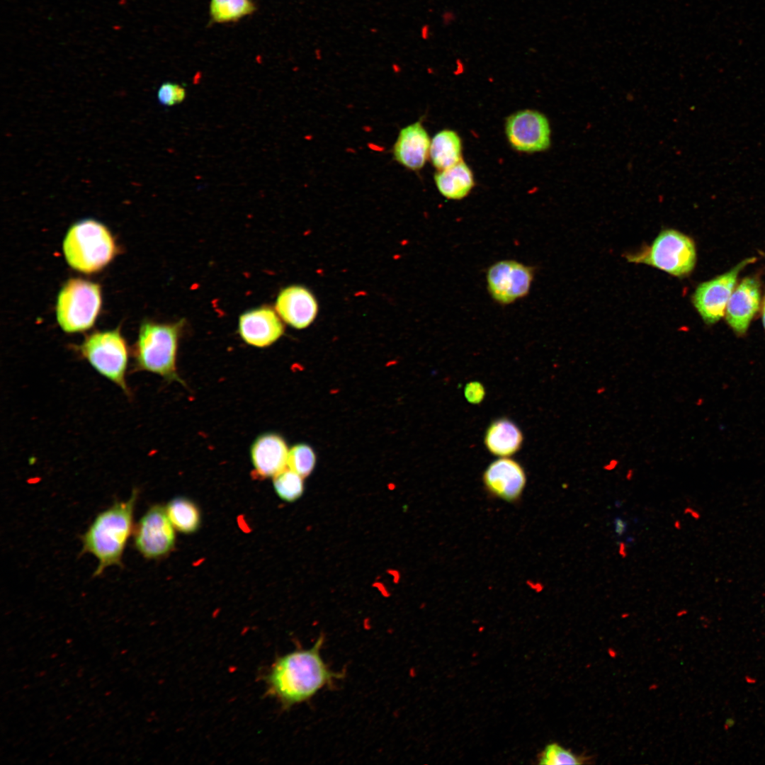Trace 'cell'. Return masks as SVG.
Listing matches in <instances>:
<instances>
[{
	"label": "cell",
	"mask_w": 765,
	"mask_h": 765,
	"mask_svg": "<svg viewBox=\"0 0 765 765\" xmlns=\"http://www.w3.org/2000/svg\"><path fill=\"white\" fill-rule=\"evenodd\" d=\"M324 635L309 649H298L278 657L264 676L266 695L288 709L312 698L325 687L334 685L343 674L331 670L320 651Z\"/></svg>",
	"instance_id": "cell-1"
},
{
	"label": "cell",
	"mask_w": 765,
	"mask_h": 765,
	"mask_svg": "<svg viewBox=\"0 0 765 765\" xmlns=\"http://www.w3.org/2000/svg\"><path fill=\"white\" fill-rule=\"evenodd\" d=\"M138 490H132L125 501H118L99 512L81 536V553L94 555L98 564L94 576L101 575L108 567L122 566L128 541L134 531V510Z\"/></svg>",
	"instance_id": "cell-2"
},
{
	"label": "cell",
	"mask_w": 765,
	"mask_h": 765,
	"mask_svg": "<svg viewBox=\"0 0 765 765\" xmlns=\"http://www.w3.org/2000/svg\"><path fill=\"white\" fill-rule=\"evenodd\" d=\"M184 322H143L132 349L134 370L157 374L169 382L185 386L176 368L178 341Z\"/></svg>",
	"instance_id": "cell-3"
},
{
	"label": "cell",
	"mask_w": 765,
	"mask_h": 765,
	"mask_svg": "<svg viewBox=\"0 0 765 765\" xmlns=\"http://www.w3.org/2000/svg\"><path fill=\"white\" fill-rule=\"evenodd\" d=\"M63 251L69 265L85 273L100 271L113 259L115 245L109 230L94 220L72 225L64 242Z\"/></svg>",
	"instance_id": "cell-4"
},
{
	"label": "cell",
	"mask_w": 765,
	"mask_h": 765,
	"mask_svg": "<svg viewBox=\"0 0 765 765\" xmlns=\"http://www.w3.org/2000/svg\"><path fill=\"white\" fill-rule=\"evenodd\" d=\"M625 256L629 262L644 264L673 276L684 278L695 267L696 250L688 236L674 229H665L650 245Z\"/></svg>",
	"instance_id": "cell-5"
},
{
	"label": "cell",
	"mask_w": 765,
	"mask_h": 765,
	"mask_svg": "<svg viewBox=\"0 0 765 765\" xmlns=\"http://www.w3.org/2000/svg\"><path fill=\"white\" fill-rule=\"evenodd\" d=\"M79 351L99 374L130 396L125 377L128 349L118 329L91 334L79 346Z\"/></svg>",
	"instance_id": "cell-6"
},
{
	"label": "cell",
	"mask_w": 765,
	"mask_h": 765,
	"mask_svg": "<svg viewBox=\"0 0 765 765\" xmlns=\"http://www.w3.org/2000/svg\"><path fill=\"white\" fill-rule=\"evenodd\" d=\"M101 305V289L98 284L79 278L69 279L58 295L57 322L65 332L85 331L93 326Z\"/></svg>",
	"instance_id": "cell-7"
},
{
	"label": "cell",
	"mask_w": 765,
	"mask_h": 765,
	"mask_svg": "<svg viewBox=\"0 0 765 765\" xmlns=\"http://www.w3.org/2000/svg\"><path fill=\"white\" fill-rule=\"evenodd\" d=\"M166 509L152 506L140 518L133 531L135 549L147 559L167 555L175 544V533Z\"/></svg>",
	"instance_id": "cell-8"
},
{
	"label": "cell",
	"mask_w": 765,
	"mask_h": 765,
	"mask_svg": "<svg viewBox=\"0 0 765 765\" xmlns=\"http://www.w3.org/2000/svg\"><path fill=\"white\" fill-rule=\"evenodd\" d=\"M533 278L531 266L516 260L499 261L487 269V290L497 303L510 305L528 295Z\"/></svg>",
	"instance_id": "cell-9"
},
{
	"label": "cell",
	"mask_w": 765,
	"mask_h": 765,
	"mask_svg": "<svg viewBox=\"0 0 765 765\" xmlns=\"http://www.w3.org/2000/svg\"><path fill=\"white\" fill-rule=\"evenodd\" d=\"M505 133L510 145L518 152H543L550 145L549 121L535 110L525 109L511 115L506 121Z\"/></svg>",
	"instance_id": "cell-10"
},
{
	"label": "cell",
	"mask_w": 765,
	"mask_h": 765,
	"mask_svg": "<svg viewBox=\"0 0 765 765\" xmlns=\"http://www.w3.org/2000/svg\"><path fill=\"white\" fill-rule=\"evenodd\" d=\"M754 260V258L744 260L727 273L698 285L693 293L692 302L706 324L716 323L722 317L740 272Z\"/></svg>",
	"instance_id": "cell-11"
},
{
	"label": "cell",
	"mask_w": 765,
	"mask_h": 765,
	"mask_svg": "<svg viewBox=\"0 0 765 765\" xmlns=\"http://www.w3.org/2000/svg\"><path fill=\"white\" fill-rule=\"evenodd\" d=\"M482 480L484 489L490 496L509 503H516L526 488L527 475L518 460L511 457H502L488 465Z\"/></svg>",
	"instance_id": "cell-12"
},
{
	"label": "cell",
	"mask_w": 765,
	"mask_h": 765,
	"mask_svg": "<svg viewBox=\"0 0 765 765\" xmlns=\"http://www.w3.org/2000/svg\"><path fill=\"white\" fill-rule=\"evenodd\" d=\"M282 319L268 306L250 310L240 315L238 332L248 344L259 348L276 342L284 332Z\"/></svg>",
	"instance_id": "cell-13"
},
{
	"label": "cell",
	"mask_w": 765,
	"mask_h": 765,
	"mask_svg": "<svg viewBox=\"0 0 765 765\" xmlns=\"http://www.w3.org/2000/svg\"><path fill=\"white\" fill-rule=\"evenodd\" d=\"M761 293L757 280L746 278L734 289L725 309L726 320L737 335L746 334L758 312Z\"/></svg>",
	"instance_id": "cell-14"
},
{
	"label": "cell",
	"mask_w": 765,
	"mask_h": 765,
	"mask_svg": "<svg viewBox=\"0 0 765 765\" xmlns=\"http://www.w3.org/2000/svg\"><path fill=\"white\" fill-rule=\"evenodd\" d=\"M275 310L285 323L295 329H304L316 317L318 307L314 295L307 288L291 285L279 293Z\"/></svg>",
	"instance_id": "cell-15"
},
{
	"label": "cell",
	"mask_w": 765,
	"mask_h": 765,
	"mask_svg": "<svg viewBox=\"0 0 765 765\" xmlns=\"http://www.w3.org/2000/svg\"><path fill=\"white\" fill-rule=\"evenodd\" d=\"M431 141L421 120L409 124L398 134L392 148L394 159L407 169L420 170L429 157Z\"/></svg>",
	"instance_id": "cell-16"
},
{
	"label": "cell",
	"mask_w": 765,
	"mask_h": 765,
	"mask_svg": "<svg viewBox=\"0 0 765 765\" xmlns=\"http://www.w3.org/2000/svg\"><path fill=\"white\" fill-rule=\"evenodd\" d=\"M288 451L284 439L276 434L258 436L250 451L255 473L265 478L276 476L287 468Z\"/></svg>",
	"instance_id": "cell-17"
},
{
	"label": "cell",
	"mask_w": 765,
	"mask_h": 765,
	"mask_svg": "<svg viewBox=\"0 0 765 765\" xmlns=\"http://www.w3.org/2000/svg\"><path fill=\"white\" fill-rule=\"evenodd\" d=\"M524 436L520 427L511 419L501 416L487 426L483 437L484 445L492 455L511 457L522 448Z\"/></svg>",
	"instance_id": "cell-18"
},
{
	"label": "cell",
	"mask_w": 765,
	"mask_h": 765,
	"mask_svg": "<svg viewBox=\"0 0 765 765\" xmlns=\"http://www.w3.org/2000/svg\"><path fill=\"white\" fill-rule=\"evenodd\" d=\"M434 181L440 193L450 200L465 198L475 186L472 172L463 160L438 171L434 176Z\"/></svg>",
	"instance_id": "cell-19"
},
{
	"label": "cell",
	"mask_w": 765,
	"mask_h": 765,
	"mask_svg": "<svg viewBox=\"0 0 765 765\" xmlns=\"http://www.w3.org/2000/svg\"><path fill=\"white\" fill-rule=\"evenodd\" d=\"M429 157L434 166L441 171L462 161V142L456 132L443 130L431 141Z\"/></svg>",
	"instance_id": "cell-20"
},
{
	"label": "cell",
	"mask_w": 765,
	"mask_h": 765,
	"mask_svg": "<svg viewBox=\"0 0 765 765\" xmlns=\"http://www.w3.org/2000/svg\"><path fill=\"white\" fill-rule=\"evenodd\" d=\"M166 511L174 527L181 532L193 533L200 526L199 510L193 502L186 498L172 499L167 504Z\"/></svg>",
	"instance_id": "cell-21"
},
{
	"label": "cell",
	"mask_w": 765,
	"mask_h": 765,
	"mask_svg": "<svg viewBox=\"0 0 765 765\" xmlns=\"http://www.w3.org/2000/svg\"><path fill=\"white\" fill-rule=\"evenodd\" d=\"M251 0H210V15L216 23L237 21L254 12Z\"/></svg>",
	"instance_id": "cell-22"
},
{
	"label": "cell",
	"mask_w": 765,
	"mask_h": 765,
	"mask_svg": "<svg viewBox=\"0 0 765 765\" xmlns=\"http://www.w3.org/2000/svg\"><path fill=\"white\" fill-rule=\"evenodd\" d=\"M273 486L276 493L282 499L293 502L303 492V477L286 468L273 477Z\"/></svg>",
	"instance_id": "cell-23"
},
{
	"label": "cell",
	"mask_w": 765,
	"mask_h": 765,
	"mask_svg": "<svg viewBox=\"0 0 765 765\" xmlns=\"http://www.w3.org/2000/svg\"><path fill=\"white\" fill-rule=\"evenodd\" d=\"M315 463L314 452L307 444L295 445L288 451L287 468L302 477L308 476L312 472Z\"/></svg>",
	"instance_id": "cell-24"
},
{
	"label": "cell",
	"mask_w": 765,
	"mask_h": 765,
	"mask_svg": "<svg viewBox=\"0 0 765 765\" xmlns=\"http://www.w3.org/2000/svg\"><path fill=\"white\" fill-rule=\"evenodd\" d=\"M539 764H582L586 759L577 756L557 743L548 744L538 756Z\"/></svg>",
	"instance_id": "cell-25"
},
{
	"label": "cell",
	"mask_w": 765,
	"mask_h": 765,
	"mask_svg": "<svg viewBox=\"0 0 765 765\" xmlns=\"http://www.w3.org/2000/svg\"><path fill=\"white\" fill-rule=\"evenodd\" d=\"M186 96V89L181 85L169 81L163 83L157 92L159 102L165 106H173L181 103Z\"/></svg>",
	"instance_id": "cell-26"
},
{
	"label": "cell",
	"mask_w": 765,
	"mask_h": 765,
	"mask_svg": "<svg viewBox=\"0 0 765 765\" xmlns=\"http://www.w3.org/2000/svg\"><path fill=\"white\" fill-rule=\"evenodd\" d=\"M464 395L469 403L480 404L485 398L486 390L480 381H470L464 387Z\"/></svg>",
	"instance_id": "cell-27"
},
{
	"label": "cell",
	"mask_w": 765,
	"mask_h": 765,
	"mask_svg": "<svg viewBox=\"0 0 765 765\" xmlns=\"http://www.w3.org/2000/svg\"><path fill=\"white\" fill-rule=\"evenodd\" d=\"M613 525L615 533L617 536L622 537L627 532L628 523L621 517H615L613 519Z\"/></svg>",
	"instance_id": "cell-28"
},
{
	"label": "cell",
	"mask_w": 765,
	"mask_h": 765,
	"mask_svg": "<svg viewBox=\"0 0 765 765\" xmlns=\"http://www.w3.org/2000/svg\"><path fill=\"white\" fill-rule=\"evenodd\" d=\"M444 14L446 15L444 17V23L446 24L449 25L455 20L456 16L452 11H447Z\"/></svg>",
	"instance_id": "cell-29"
},
{
	"label": "cell",
	"mask_w": 765,
	"mask_h": 765,
	"mask_svg": "<svg viewBox=\"0 0 765 765\" xmlns=\"http://www.w3.org/2000/svg\"><path fill=\"white\" fill-rule=\"evenodd\" d=\"M618 544V554L622 558H625L628 555L626 545L625 543L620 541Z\"/></svg>",
	"instance_id": "cell-30"
},
{
	"label": "cell",
	"mask_w": 765,
	"mask_h": 765,
	"mask_svg": "<svg viewBox=\"0 0 765 765\" xmlns=\"http://www.w3.org/2000/svg\"><path fill=\"white\" fill-rule=\"evenodd\" d=\"M616 464H617L616 462L613 463V461H611L609 465H606L604 467V469L608 470H611L613 469L616 466Z\"/></svg>",
	"instance_id": "cell-31"
},
{
	"label": "cell",
	"mask_w": 765,
	"mask_h": 765,
	"mask_svg": "<svg viewBox=\"0 0 765 765\" xmlns=\"http://www.w3.org/2000/svg\"><path fill=\"white\" fill-rule=\"evenodd\" d=\"M762 322H763V325H764V329H765V298H764V304H763Z\"/></svg>",
	"instance_id": "cell-32"
},
{
	"label": "cell",
	"mask_w": 765,
	"mask_h": 765,
	"mask_svg": "<svg viewBox=\"0 0 765 765\" xmlns=\"http://www.w3.org/2000/svg\"><path fill=\"white\" fill-rule=\"evenodd\" d=\"M674 528H675L676 529H677V530H679V529H681V523H680V521H678V520H676V521H675V522L674 523Z\"/></svg>",
	"instance_id": "cell-33"
},
{
	"label": "cell",
	"mask_w": 765,
	"mask_h": 765,
	"mask_svg": "<svg viewBox=\"0 0 765 765\" xmlns=\"http://www.w3.org/2000/svg\"><path fill=\"white\" fill-rule=\"evenodd\" d=\"M632 476H633V471H632L631 470H630L628 471V472L627 475H626V478H627V480H631V478H632Z\"/></svg>",
	"instance_id": "cell-34"
}]
</instances>
